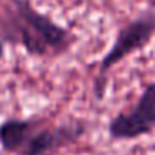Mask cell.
I'll return each mask as SVG.
<instances>
[{"label": "cell", "instance_id": "277c9868", "mask_svg": "<svg viewBox=\"0 0 155 155\" xmlns=\"http://www.w3.org/2000/svg\"><path fill=\"white\" fill-rule=\"evenodd\" d=\"M107 130L112 142L135 140L155 130V82L145 85L130 108L110 118Z\"/></svg>", "mask_w": 155, "mask_h": 155}, {"label": "cell", "instance_id": "5b68a950", "mask_svg": "<svg viewBox=\"0 0 155 155\" xmlns=\"http://www.w3.org/2000/svg\"><path fill=\"white\" fill-rule=\"evenodd\" d=\"M2 54H4V50H2V44H0V60H2Z\"/></svg>", "mask_w": 155, "mask_h": 155}, {"label": "cell", "instance_id": "7a4b0ae2", "mask_svg": "<svg viewBox=\"0 0 155 155\" xmlns=\"http://www.w3.org/2000/svg\"><path fill=\"white\" fill-rule=\"evenodd\" d=\"M87 132L80 120L57 127H40L32 120H7L0 125V143L7 152L18 155H48L72 145Z\"/></svg>", "mask_w": 155, "mask_h": 155}, {"label": "cell", "instance_id": "6da1fadb", "mask_svg": "<svg viewBox=\"0 0 155 155\" xmlns=\"http://www.w3.org/2000/svg\"><path fill=\"white\" fill-rule=\"evenodd\" d=\"M2 27L8 40H15L32 55L58 57L70 50L75 37L70 30L40 14L27 0H8L4 5Z\"/></svg>", "mask_w": 155, "mask_h": 155}, {"label": "cell", "instance_id": "3957f363", "mask_svg": "<svg viewBox=\"0 0 155 155\" xmlns=\"http://www.w3.org/2000/svg\"><path fill=\"white\" fill-rule=\"evenodd\" d=\"M155 37V5L148 7L137 17L128 20L115 35V40L108 52L102 57L98 72L94 82V94L97 102H102L107 92V80L112 68H115L127 57L140 52Z\"/></svg>", "mask_w": 155, "mask_h": 155}]
</instances>
